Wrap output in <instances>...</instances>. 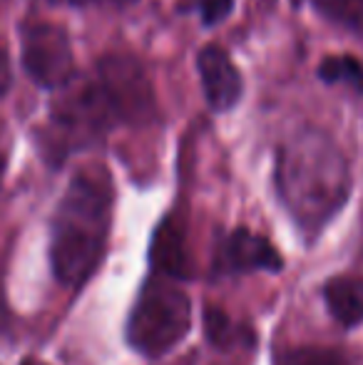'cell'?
Here are the masks:
<instances>
[{
  "label": "cell",
  "instance_id": "ba28073f",
  "mask_svg": "<svg viewBox=\"0 0 363 365\" xmlns=\"http://www.w3.org/2000/svg\"><path fill=\"white\" fill-rule=\"evenodd\" d=\"M152 266L170 279H189L192 276V261L184 244V229L177 219H165L155 231L150 251Z\"/></svg>",
  "mask_w": 363,
  "mask_h": 365
},
{
  "label": "cell",
  "instance_id": "9a60e30c",
  "mask_svg": "<svg viewBox=\"0 0 363 365\" xmlns=\"http://www.w3.org/2000/svg\"><path fill=\"white\" fill-rule=\"evenodd\" d=\"M10 87V65H8V58H5V50L0 48V95L8 92Z\"/></svg>",
  "mask_w": 363,
  "mask_h": 365
},
{
  "label": "cell",
  "instance_id": "5b68a950",
  "mask_svg": "<svg viewBox=\"0 0 363 365\" xmlns=\"http://www.w3.org/2000/svg\"><path fill=\"white\" fill-rule=\"evenodd\" d=\"M20 40L23 68L35 85L45 90L70 85L75 75V58L65 28L48 20H30L20 28Z\"/></svg>",
  "mask_w": 363,
  "mask_h": 365
},
{
  "label": "cell",
  "instance_id": "6da1fadb",
  "mask_svg": "<svg viewBox=\"0 0 363 365\" xmlns=\"http://www.w3.org/2000/svg\"><path fill=\"white\" fill-rule=\"evenodd\" d=\"M276 187L299 229L316 234L349 199V164L324 132L304 130L279 149Z\"/></svg>",
  "mask_w": 363,
  "mask_h": 365
},
{
  "label": "cell",
  "instance_id": "30bf717a",
  "mask_svg": "<svg viewBox=\"0 0 363 365\" xmlns=\"http://www.w3.org/2000/svg\"><path fill=\"white\" fill-rule=\"evenodd\" d=\"M319 77L329 85H349L356 92H363V65L351 55L326 58L319 68Z\"/></svg>",
  "mask_w": 363,
  "mask_h": 365
},
{
  "label": "cell",
  "instance_id": "3957f363",
  "mask_svg": "<svg viewBox=\"0 0 363 365\" xmlns=\"http://www.w3.org/2000/svg\"><path fill=\"white\" fill-rule=\"evenodd\" d=\"M130 122L122 100L100 73L73 85L53 107L45 149L53 159H65L70 152L102 140L115 125Z\"/></svg>",
  "mask_w": 363,
  "mask_h": 365
},
{
  "label": "cell",
  "instance_id": "4fadbf2b",
  "mask_svg": "<svg viewBox=\"0 0 363 365\" xmlns=\"http://www.w3.org/2000/svg\"><path fill=\"white\" fill-rule=\"evenodd\" d=\"M234 0H184L182 10H194V13L202 15L204 25H217L232 13Z\"/></svg>",
  "mask_w": 363,
  "mask_h": 365
},
{
  "label": "cell",
  "instance_id": "2e32d148",
  "mask_svg": "<svg viewBox=\"0 0 363 365\" xmlns=\"http://www.w3.org/2000/svg\"><path fill=\"white\" fill-rule=\"evenodd\" d=\"M20 365H45V363H40V361H35V358H25Z\"/></svg>",
  "mask_w": 363,
  "mask_h": 365
},
{
  "label": "cell",
  "instance_id": "277c9868",
  "mask_svg": "<svg viewBox=\"0 0 363 365\" xmlns=\"http://www.w3.org/2000/svg\"><path fill=\"white\" fill-rule=\"evenodd\" d=\"M175 281L150 276L127 318V343L147 358L175 351L192 328V303Z\"/></svg>",
  "mask_w": 363,
  "mask_h": 365
},
{
  "label": "cell",
  "instance_id": "5bb4252c",
  "mask_svg": "<svg viewBox=\"0 0 363 365\" xmlns=\"http://www.w3.org/2000/svg\"><path fill=\"white\" fill-rule=\"evenodd\" d=\"M286 365H344L341 358L334 351L326 348H301V351L291 353Z\"/></svg>",
  "mask_w": 363,
  "mask_h": 365
},
{
  "label": "cell",
  "instance_id": "7c38bea8",
  "mask_svg": "<svg viewBox=\"0 0 363 365\" xmlns=\"http://www.w3.org/2000/svg\"><path fill=\"white\" fill-rule=\"evenodd\" d=\"M207 336H209V341H212L214 346L227 348V346H232V343L237 341L239 331H237V326L229 321V316L222 311V308L209 306V311H207Z\"/></svg>",
  "mask_w": 363,
  "mask_h": 365
},
{
  "label": "cell",
  "instance_id": "8992f818",
  "mask_svg": "<svg viewBox=\"0 0 363 365\" xmlns=\"http://www.w3.org/2000/svg\"><path fill=\"white\" fill-rule=\"evenodd\" d=\"M217 264L232 274H252V271H281L284 259L272 246V241L249 229H237L224 239Z\"/></svg>",
  "mask_w": 363,
  "mask_h": 365
},
{
  "label": "cell",
  "instance_id": "ac0fdd59",
  "mask_svg": "<svg viewBox=\"0 0 363 365\" xmlns=\"http://www.w3.org/2000/svg\"><path fill=\"white\" fill-rule=\"evenodd\" d=\"M70 3H75V5H90L92 0H70Z\"/></svg>",
  "mask_w": 363,
  "mask_h": 365
},
{
  "label": "cell",
  "instance_id": "9c48e42d",
  "mask_svg": "<svg viewBox=\"0 0 363 365\" xmlns=\"http://www.w3.org/2000/svg\"><path fill=\"white\" fill-rule=\"evenodd\" d=\"M324 301L329 313L344 328L363 323V279L359 276H336L326 281Z\"/></svg>",
  "mask_w": 363,
  "mask_h": 365
},
{
  "label": "cell",
  "instance_id": "7a4b0ae2",
  "mask_svg": "<svg viewBox=\"0 0 363 365\" xmlns=\"http://www.w3.org/2000/svg\"><path fill=\"white\" fill-rule=\"evenodd\" d=\"M112 219V179L105 167H85L60 199L50 236L53 274L65 286H83L105 256Z\"/></svg>",
  "mask_w": 363,
  "mask_h": 365
},
{
  "label": "cell",
  "instance_id": "52a82bcc",
  "mask_svg": "<svg viewBox=\"0 0 363 365\" xmlns=\"http://www.w3.org/2000/svg\"><path fill=\"white\" fill-rule=\"evenodd\" d=\"M197 70L202 77L209 107L217 112L232 110L242 97V77H239L227 50L217 48V45L204 48L197 58Z\"/></svg>",
  "mask_w": 363,
  "mask_h": 365
},
{
  "label": "cell",
  "instance_id": "e0dca14e",
  "mask_svg": "<svg viewBox=\"0 0 363 365\" xmlns=\"http://www.w3.org/2000/svg\"><path fill=\"white\" fill-rule=\"evenodd\" d=\"M3 172H5V159L0 157V182H3Z\"/></svg>",
  "mask_w": 363,
  "mask_h": 365
},
{
  "label": "cell",
  "instance_id": "8fae6325",
  "mask_svg": "<svg viewBox=\"0 0 363 365\" xmlns=\"http://www.w3.org/2000/svg\"><path fill=\"white\" fill-rule=\"evenodd\" d=\"M316 10L336 25L363 33V0H314Z\"/></svg>",
  "mask_w": 363,
  "mask_h": 365
}]
</instances>
